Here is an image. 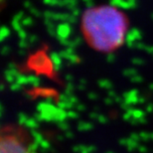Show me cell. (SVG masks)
<instances>
[{
	"mask_svg": "<svg viewBox=\"0 0 153 153\" xmlns=\"http://www.w3.org/2000/svg\"><path fill=\"white\" fill-rule=\"evenodd\" d=\"M82 28L88 42L97 50L108 52L123 43L126 19L111 6H100L85 11Z\"/></svg>",
	"mask_w": 153,
	"mask_h": 153,
	"instance_id": "6da1fadb",
	"label": "cell"
},
{
	"mask_svg": "<svg viewBox=\"0 0 153 153\" xmlns=\"http://www.w3.org/2000/svg\"><path fill=\"white\" fill-rule=\"evenodd\" d=\"M1 153H28L29 150L21 142L18 137L14 135H3L1 140Z\"/></svg>",
	"mask_w": 153,
	"mask_h": 153,
	"instance_id": "7a4b0ae2",
	"label": "cell"
},
{
	"mask_svg": "<svg viewBox=\"0 0 153 153\" xmlns=\"http://www.w3.org/2000/svg\"><path fill=\"white\" fill-rule=\"evenodd\" d=\"M58 36L61 39H66L70 34V27L68 24H62L58 27V31H57Z\"/></svg>",
	"mask_w": 153,
	"mask_h": 153,
	"instance_id": "3957f363",
	"label": "cell"
},
{
	"mask_svg": "<svg viewBox=\"0 0 153 153\" xmlns=\"http://www.w3.org/2000/svg\"><path fill=\"white\" fill-rule=\"evenodd\" d=\"M140 39H141V35H140V32L137 29H133L132 31L127 35L128 45L131 44V41H135V40H140Z\"/></svg>",
	"mask_w": 153,
	"mask_h": 153,
	"instance_id": "277c9868",
	"label": "cell"
},
{
	"mask_svg": "<svg viewBox=\"0 0 153 153\" xmlns=\"http://www.w3.org/2000/svg\"><path fill=\"white\" fill-rule=\"evenodd\" d=\"M52 62L54 63V65L56 66L57 69H59V67L61 65V55H58V54H52Z\"/></svg>",
	"mask_w": 153,
	"mask_h": 153,
	"instance_id": "5b68a950",
	"label": "cell"
},
{
	"mask_svg": "<svg viewBox=\"0 0 153 153\" xmlns=\"http://www.w3.org/2000/svg\"><path fill=\"white\" fill-rule=\"evenodd\" d=\"M91 128V124L87 123V122H81L79 123V130H88Z\"/></svg>",
	"mask_w": 153,
	"mask_h": 153,
	"instance_id": "8992f818",
	"label": "cell"
},
{
	"mask_svg": "<svg viewBox=\"0 0 153 153\" xmlns=\"http://www.w3.org/2000/svg\"><path fill=\"white\" fill-rule=\"evenodd\" d=\"M26 124L28 125L29 127H37L38 126V124H37V122H36L35 119H28L26 122Z\"/></svg>",
	"mask_w": 153,
	"mask_h": 153,
	"instance_id": "52a82bcc",
	"label": "cell"
},
{
	"mask_svg": "<svg viewBox=\"0 0 153 153\" xmlns=\"http://www.w3.org/2000/svg\"><path fill=\"white\" fill-rule=\"evenodd\" d=\"M99 84H100V85L102 88H111V82H109L108 79H103V81H100Z\"/></svg>",
	"mask_w": 153,
	"mask_h": 153,
	"instance_id": "ba28073f",
	"label": "cell"
},
{
	"mask_svg": "<svg viewBox=\"0 0 153 153\" xmlns=\"http://www.w3.org/2000/svg\"><path fill=\"white\" fill-rule=\"evenodd\" d=\"M5 35H9V30L6 27H3L1 30V40H4Z\"/></svg>",
	"mask_w": 153,
	"mask_h": 153,
	"instance_id": "9c48e42d",
	"label": "cell"
},
{
	"mask_svg": "<svg viewBox=\"0 0 153 153\" xmlns=\"http://www.w3.org/2000/svg\"><path fill=\"white\" fill-rule=\"evenodd\" d=\"M131 74L136 75V72L134 71V70H128V72H124V75L125 76H130Z\"/></svg>",
	"mask_w": 153,
	"mask_h": 153,
	"instance_id": "30bf717a",
	"label": "cell"
},
{
	"mask_svg": "<svg viewBox=\"0 0 153 153\" xmlns=\"http://www.w3.org/2000/svg\"><path fill=\"white\" fill-rule=\"evenodd\" d=\"M59 125H60V127L62 128V129H68V124L63 123V122H60Z\"/></svg>",
	"mask_w": 153,
	"mask_h": 153,
	"instance_id": "8fae6325",
	"label": "cell"
},
{
	"mask_svg": "<svg viewBox=\"0 0 153 153\" xmlns=\"http://www.w3.org/2000/svg\"><path fill=\"white\" fill-rule=\"evenodd\" d=\"M142 79L140 78V76H132V82H141Z\"/></svg>",
	"mask_w": 153,
	"mask_h": 153,
	"instance_id": "7c38bea8",
	"label": "cell"
},
{
	"mask_svg": "<svg viewBox=\"0 0 153 153\" xmlns=\"http://www.w3.org/2000/svg\"><path fill=\"white\" fill-rule=\"evenodd\" d=\"M147 109H148V111H153V105H149L147 106Z\"/></svg>",
	"mask_w": 153,
	"mask_h": 153,
	"instance_id": "4fadbf2b",
	"label": "cell"
},
{
	"mask_svg": "<svg viewBox=\"0 0 153 153\" xmlns=\"http://www.w3.org/2000/svg\"><path fill=\"white\" fill-rule=\"evenodd\" d=\"M68 115H69V116H73V117H76V114H75V112H73V111L69 112V114H68Z\"/></svg>",
	"mask_w": 153,
	"mask_h": 153,
	"instance_id": "5bb4252c",
	"label": "cell"
},
{
	"mask_svg": "<svg viewBox=\"0 0 153 153\" xmlns=\"http://www.w3.org/2000/svg\"><path fill=\"white\" fill-rule=\"evenodd\" d=\"M145 151H146L145 147H140V152H145Z\"/></svg>",
	"mask_w": 153,
	"mask_h": 153,
	"instance_id": "9a60e30c",
	"label": "cell"
},
{
	"mask_svg": "<svg viewBox=\"0 0 153 153\" xmlns=\"http://www.w3.org/2000/svg\"><path fill=\"white\" fill-rule=\"evenodd\" d=\"M150 88H152V90H153V85H150Z\"/></svg>",
	"mask_w": 153,
	"mask_h": 153,
	"instance_id": "2e32d148",
	"label": "cell"
},
{
	"mask_svg": "<svg viewBox=\"0 0 153 153\" xmlns=\"http://www.w3.org/2000/svg\"><path fill=\"white\" fill-rule=\"evenodd\" d=\"M108 153H114V152H108Z\"/></svg>",
	"mask_w": 153,
	"mask_h": 153,
	"instance_id": "e0dca14e",
	"label": "cell"
},
{
	"mask_svg": "<svg viewBox=\"0 0 153 153\" xmlns=\"http://www.w3.org/2000/svg\"><path fill=\"white\" fill-rule=\"evenodd\" d=\"M151 137H152V138H153V135H152V136H151Z\"/></svg>",
	"mask_w": 153,
	"mask_h": 153,
	"instance_id": "ac0fdd59",
	"label": "cell"
},
{
	"mask_svg": "<svg viewBox=\"0 0 153 153\" xmlns=\"http://www.w3.org/2000/svg\"><path fill=\"white\" fill-rule=\"evenodd\" d=\"M28 153H32V152H28Z\"/></svg>",
	"mask_w": 153,
	"mask_h": 153,
	"instance_id": "d6986e66",
	"label": "cell"
}]
</instances>
